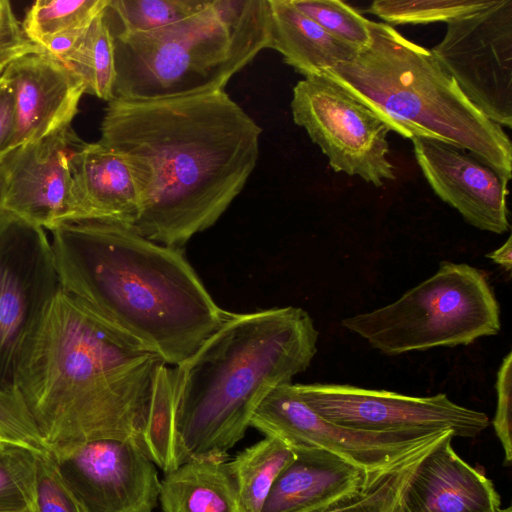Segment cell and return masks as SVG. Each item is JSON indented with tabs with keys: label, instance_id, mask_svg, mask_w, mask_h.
Here are the masks:
<instances>
[{
	"label": "cell",
	"instance_id": "obj_23",
	"mask_svg": "<svg viewBox=\"0 0 512 512\" xmlns=\"http://www.w3.org/2000/svg\"><path fill=\"white\" fill-rule=\"evenodd\" d=\"M106 8L92 21L77 46L61 62L83 82L85 93L110 102L114 96V38Z\"/></svg>",
	"mask_w": 512,
	"mask_h": 512
},
{
	"label": "cell",
	"instance_id": "obj_37",
	"mask_svg": "<svg viewBox=\"0 0 512 512\" xmlns=\"http://www.w3.org/2000/svg\"><path fill=\"white\" fill-rule=\"evenodd\" d=\"M486 257L510 272L512 268V237L509 236L501 247L487 254Z\"/></svg>",
	"mask_w": 512,
	"mask_h": 512
},
{
	"label": "cell",
	"instance_id": "obj_38",
	"mask_svg": "<svg viewBox=\"0 0 512 512\" xmlns=\"http://www.w3.org/2000/svg\"><path fill=\"white\" fill-rule=\"evenodd\" d=\"M6 213L5 207H4V194H3V184L2 179L0 175V217Z\"/></svg>",
	"mask_w": 512,
	"mask_h": 512
},
{
	"label": "cell",
	"instance_id": "obj_15",
	"mask_svg": "<svg viewBox=\"0 0 512 512\" xmlns=\"http://www.w3.org/2000/svg\"><path fill=\"white\" fill-rule=\"evenodd\" d=\"M416 161L434 193L470 225L496 234L508 231V182L470 152L427 137L411 139Z\"/></svg>",
	"mask_w": 512,
	"mask_h": 512
},
{
	"label": "cell",
	"instance_id": "obj_14",
	"mask_svg": "<svg viewBox=\"0 0 512 512\" xmlns=\"http://www.w3.org/2000/svg\"><path fill=\"white\" fill-rule=\"evenodd\" d=\"M82 142L68 126L11 150L0 162L6 212L48 231L76 221L70 161Z\"/></svg>",
	"mask_w": 512,
	"mask_h": 512
},
{
	"label": "cell",
	"instance_id": "obj_5",
	"mask_svg": "<svg viewBox=\"0 0 512 512\" xmlns=\"http://www.w3.org/2000/svg\"><path fill=\"white\" fill-rule=\"evenodd\" d=\"M370 41L329 78L408 139L427 137L462 148L509 182L512 144L503 127L476 109L430 50L391 25L369 22Z\"/></svg>",
	"mask_w": 512,
	"mask_h": 512
},
{
	"label": "cell",
	"instance_id": "obj_2",
	"mask_svg": "<svg viewBox=\"0 0 512 512\" xmlns=\"http://www.w3.org/2000/svg\"><path fill=\"white\" fill-rule=\"evenodd\" d=\"M161 361L60 288L22 354L16 389L51 452L97 439L131 441L145 452Z\"/></svg>",
	"mask_w": 512,
	"mask_h": 512
},
{
	"label": "cell",
	"instance_id": "obj_17",
	"mask_svg": "<svg viewBox=\"0 0 512 512\" xmlns=\"http://www.w3.org/2000/svg\"><path fill=\"white\" fill-rule=\"evenodd\" d=\"M446 436L417 465L405 491L408 512H497L493 482L464 461Z\"/></svg>",
	"mask_w": 512,
	"mask_h": 512
},
{
	"label": "cell",
	"instance_id": "obj_18",
	"mask_svg": "<svg viewBox=\"0 0 512 512\" xmlns=\"http://www.w3.org/2000/svg\"><path fill=\"white\" fill-rule=\"evenodd\" d=\"M294 452L295 459L274 482L261 512H313L360 492L375 478L326 450Z\"/></svg>",
	"mask_w": 512,
	"mask_h": 512
},
{
	"label": "cell",
	"instance_id": "obj_7",
	"mask_svg": "<svg viewBox=\"0 0 512 512\" xmlns=\"http://www.w3.org/2000/svg\"><path fill=\"white\" fill-rule=\"evenodd\" d=\"M113 38L115 98L158 99L224 90L241 70L212 0L170 25L115 33Z\"/></svg>",
	"mask_w": 512,
	"mask_h": 512
},
{
	"label": "cell",
	"instance_id": "obj_13",
	"mask_svg": "<svg viewBox=\"0 0 512 512\" xmlns=\"http://www.w3.org/2000/svg\"><path fill=\"white\" fill-rule=\"evenodd\" d=\"M51 455L83 512H152L157 504L155 463L131 441L97 439Z\"/></svg>",
	"mask_w": 512,
	"mask_h": 512
},
{
	"label": "cell",
	"instance_id": "obj_31",
	"mask_svg": "<svg viewBox=\"0 0 512 512\" xmlns=\"http://www.w3.org/2000/svg\"><path fill=\"white\" fill-rule=\"evenodd\" d=\"M292 3L335 38L364 48L370 41V20L339 0H292Z\"/></svg>",
	"mask_w": 512,
	"mask_h": 512
},
{
	"label": "cell",
	"instance_id": "obj_35",
	"mask_svg": "<svg viewBox=\"0 0 512 512\" xmlns=\"http://www.w3.org/2000/svg\"><path fill=\"white\" fill-rule=\"evenodd\" d=\"M497 405L493 418L495 433L504 451V464L512 460V353L502 360L496 380Z\"/></svg>",
	"mask_w": 512,
	"mask_h": 512
},
{
	"label": "cell",
	"instance_id": "obj_21",
	"mask_svg": "<svg viewBox=\"0 0 512 512\" xmlns=\"http://www.w3.org/2000/svg\"><path fill=\"white\" fill-rule=\"evenodd\" d=\"M227 453L191 458L160 483L163 512H242Z\"/></svg>",
	"mask_w": 512,
	"mask_h": 512
},
{
	"label": "cell",
	"instance_id": "obj_27",
	"mask_svg": "<svg viewBox=\"0 0 512 512\" xmlns=\"http://www.w3.org/2000/svg\"><path fill=\"white\" fill-rule=\"evenodd\" d=\"M436 445L383 471L360 492L313 512H408L404 491L419 462Z\"/></svg>",
	"mask_w": 512,
	"mask_h": 512
},
{
	"label": "cell",
	"instance_id": "obj_8",
	"mask_svg": "<svg viewBox=\"0 0 512 512\" xmlns=\"http://www.w3.org/2000/svg\"><path fill=\"white\" fill-rule=\"evenodd\" d=\"M291 113L335 172L376 187L394 180L388 158L391 127L375 111L325 76L304 78L293 88Z\"/></svg>",
	"mask_w": 512,
	"mask_h": 512
},
{
	"label": "cell",
	"instance_id": "obj_30",
	"mask_svg": "<svg viewBox=\"0 0 512 512\" xmlns=\"http://www.w3.org/2000/svg\"><path fill=\"white\" fill-rule=\"evenodd\" d=\"M492 0H377L367 12L391 24L446 23L491 4Z\"/></svg>",
	"mask_w": 512,
	"mask_h": 512
},
{
	"label": "cell",
	"instance_id": "obj_24",
	"mask_svg": "<svg viewBox=\"0 0 512 512\" xmlns=\"http://www.w3.org/2000/svg\"><path fill=\"white\" fill-rule=\"evenodd\" d=\"M144 446L148 457L165 474L179 466L175 436L174 369L163 361L158 364L152 382Z\"/></svg>",
	"mask_w": 512,
	"mask_h": 512
},
{
	"label": "cell",
	"instance_id": "obj_9",
	"mask_svg": "<svg viewBox=\"0 0 512 512\" xmlns=\"http://www.w3.org/2000/svg\"><path fill=\"white\" fill-rule=\"evenodd\" d=\"M60 288L46 230L4 213L0 217V389L16 388L22 354Z\"/></svg>",
	"mask_w": 512,
	"mask_h": 512
},
{
	"label": "cell",
	"instance_id": "obj_25",
	"mask_svg": "<svg viewBox=\"0 0 512 512\" xmlns=\"http://www.w3.org/2000/svg\"><path fill=\"white\" fill-rule=\"evenodd\" d=\"M224 22L240 68L270 48L271 18L268 0H212Z\"/></svg>",
	"mask_w": 512,
	"mask_h": 512
},
{
	"label": "cell",
	"instance_id": "obj_39",
	"mask_svg": "<svg viewBox=\"0 0 512 512\" xmlns=\"http://www.w3.org/2000/svg\"><path fill=\"white\" fill-rule=\"evenodd\" d=\"M497 512H512V508H511V506H508L505 508L501 507Z\"/></svg>",
	"mask_w": 512,
	"mask_h": 512
},
{
	"label": "cell",
	"instance_id": "obj_16",
	"mask_svg": "<svg viewBox=\"0 0 512 512\" xmlns=\"http://www.w3.org/2000/svg\"><path fill=\"white\" fill-rule=\"evenodd\" d=\"M15 102L11 150L71 126L85 93L82 80L47 53L26 55L2 73Z\"/></svg>",
	"mask_w": 512,
	"mask_h": 512
},
{
	"label": "cell",
	"instance_id": "obj_6",
	"mask_svg": "<svg viewBox=\"0 0 512 512\" xmlns=\"http://www.w3.org/2000/svg\"><path fill=\"white\" fill-rule=\"evenodd\" d=\"M386 355L468 345L498 334L500 307L487 276L466 263L437 272L394 302L342 321Z\"/></svg>",
	"mask_w": 512,
	"mask_h": 512
},
{
	"label": "cell",
	"instance_id": "obj_11",
	"mask_svg": "<svg viewBox=\"0 0 512 512\" xmlns=\"http://www.w3.org/2000/svg\"><path fill=\"white\" fill-rule=\"evenodd\" d=\"M431 53L484 116L512 127V0L447 22Z\"/></svg>",
	"mask_w": 512,
	"mask_h": 512
},
{
	"label": "cell",
	"instance_id": "obj_22",
	"mask_svg": "<svg viewBox=\"0 0 512 512\" xmlns=\"http://www.w3.org/2000/svg\"><path fill=\"white\" fill-rule=\"evenodd\" d=\"M295 457L285 443L265 437L228 460L242 512H261L274 482Z\"/></svg>",
	"mask_w": 512,
	"mask_h": 512
},
{
	"label": "cell",
	"instance_id": "obj_29",
	"mask_svg": "<svg viewBox=\"0 0 512 512\" xmlns=\"http://www.w3.org/2000/svg\"><path fill=\"white\" fill-rule=\"evenodd\" d=\"M38 455L27 447L0 442V512H33Z\"/></svg>",
	"mask_w": 512,
	"mask_h": 512
},
{
	"label": "cell",
	"instance_id": "obj_1",
	"mask_svg": "<svg viewBox=\"0 0 512 512\" xmlns=\"http://www.w3.org/2000/svg\"><path fill=\"white\" fill-rule=\"evenodd\" d=\"M99 141L127 162L138 190L133 229L182 248L213 226L257 164L261 127L224 90L108 102Z\"/></svg>",
	"mask_w": 512,
	"mask_h": 512
},
{
	"label": "cell",
	"instance_id": "obj_4",
	"mask_svg": "<svg viewBox=\"0 0 512 512\" xmlns=\"http://www.w3.org/2000/svg\"><path fill=\"white\" fill-rule=\"evenodd\" d=\"M318 337L312 318L299 307L227 312L174 368L178 465L227 453L238 443L262 400L309 367Z\"/></svg>",
	"mask_w": 512,
	"mask_h": 512
},
{
	"label": "cell",
	"instance_id": "obj_19",
	"mask_svg": "<svg viewBox=\"0 0 512 512\" xmlns=\"http://www.w3.org/2000/svg\"><path fill=\"white\" fill-rule=\"evenodd\" d=\"M70 164L77 220L132 228L140 213V202L125 159L100 141H83L73 152Z\"/></svg>",
	"mask_w": 512,
	"mask_h": 512
},
{
	"label": "cell",
	"instance_id": "obj_34",
	"mask_svg": "<svg viewBox=\"0 0 512 512\" xmlns=\"http://www.w3.org/2000/svg\"><path fill=\"white\" fill-rule=\"evenodd\" d=\"M44 51L25 34L11 4L0 0V75L14 61Z\"/></svg>",
	"mask_w": 512,
	"mask_h": 512
},
{
	"label": "cell",
	"instance_id": "obj_12",
	"mask_svg": "<svg viewBox=\"0 0 512 512\" xmlns=\"http://www.w3.org/2000/svg\"><path fill=\"white\" fill-rule=\"evenodd\" d=\"M300 399L333 424L366 432L453 431L473 438L489 425L488 416L453 402L444 393L409 396L347 384H293Z\"/></svg>",
	"mask_w": 512,
	"mask_h": 512
},
{
	"label": "cell",
	"instance_id": "obj_33",
	"mask_svg": "<svg viewBox=\"0 0 512 512\" xmlns=\"http://www.w3.org/2000/svg\"><path fill=\"white\" fill-rule=\"evenodd\" d=\"M33 512H83L59 475L51 453L36 458Z\"/></svg>",
	"mask_w": 512,
	"mask_h": 512
},
{
	"label": "cell",
	"instance_id": "obj_28",
	"mask_svg": "<svg viewBox=\"0 0 512 512\" xmlns=\"http://www.w3.org/2000/svg\"><path fill=\"white\" fill-rule=\"evenodd\" d=\"M208 0H108L105 13L112 34L146 32L180 21Z\"/></svg>",
	"mask_w": 512,
	"mask_h": 512
},
{
	"label": "cell",
	"instance_id": "obj_26",
	"mask_svg": "<svg viewBox=\"0 0 512 512\" xmlns=\"http://www.w3.org/2000/svg\"><path fill=\"white\" fill-rule=\"evenodd\" d=\"M107 5L108 0H38L27 10L22 27L41 48L51 39L86 30Z\"/></svg>",
	"mask_w": 512,
	"mask_h": 512
},
{
	"label": "cell",
	"instance_id": "obj_32",
	"mask_svg": "<svg viewBox=\"0 0 512 512\" xmlns=\"http://www.w3.org/2000/svg\"><path fill=\"white\" fill-rule=\"evenodd\" d=\"M0 442L21 445L38 454L51 453L39 436L16 388L0 389Z\"/></svg>",
	"mask_w": 512,
	"mask_h": 512
},
{
	"label": "cell",
	"instance_id": "obj_3",
	"mask_svg": "<svg viewBox=\"0 0 512 512\" xmlns=\"http://www.w3.org/2000/svg\"><path fill=\"white\" fill-rule=\"evenodd\" d=\"M49 232L61 289L167 365L192 355L228 312L181 248L93 220L64 222Z\"/></svg>",
	"mask_w": 512,
	"mask_h": 512
},
{
	"label": "cell",
	"instance_id": "obj_10",
	"mask_svg": "<svg viewBox=\"0 0 512 512\" xmlns=\"http://www.w3.org/2000/svg\"><path fill=\"white\" fill-rule=\"evenodd\" d=\"M250 427L276 438L293 451L316 448L331 452L376 477L407 458L428 449L451 430L373 433L326 421L297 395L292 383L272 390L255 410Z\"/></svg>",
	"mask_w": 512,
	"mask_h": 512
},
{
	"label": "cell",
	"instance_id": "obj_20",
	"mask_svg": "<svg viewBox=\"0 0 512 512\" xmlns=\"http://www.w3.org/2000/svg\"><path fill=\"white\" fill-rule=\"evenodd\" d=\"M271 18L270 48L304 78L323 76L350 60L358 48L324 30L300 11L292 0H268Z\"/></svg>",
	"mask_w": 512,
	"mask_h": 512
},
{
	"label": "cell",
	"instance_id": "obj_36",
	"mask_svg": "<svg viewBox=\"0 0 512 512\" xmlns=\"http://www.w3.org/2000/svg\"><path fill=\"white\" fill-rule=\"evenodd\" d=\"M15 133V102L9 82L0 75V162L11 151Z\"/></svg>",
	"mask_w": 512,
	"mask_h": 512
}]
</instances>
